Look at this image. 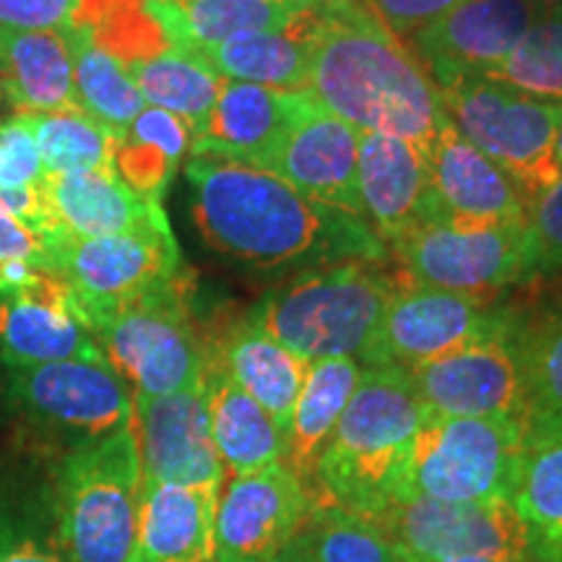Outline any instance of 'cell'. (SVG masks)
I'll use <instances>...</instances> for the list:
<instances>
[{"mask_svg": "<svg viewBox=\"0 0 562 562\" xmlns=\"http://www.w3.org/2000/svg\"><path fill=\"white\" fill-rule=\"evenodd\" d=\"M203 243L252 271H311L389 256L362 216L307 199L277 175L214 157L186 165Z\"/></svg>", "mask_w": 562, "mask_h": 562, "instance_id": "cell-1", "label": "cell"}, {"mask_svg": "<svg viewBox=\"0 0 562 562\" xmlns=\"http://www.w3.org/2000/svg\"><path fill=\"white\" fill-rule=\"evenodd\" d=\"M307 89L351 128L406 138L422 151L446 123L440 91L417 55L355 0L313 9Z\"/></svg>", "mask_w": 562, "mask_h": 562, "instance_id": "cell-2", "label": "cell"}, {"mask_svg": "<svg viewBox=\"0 0 562 562\" xmlns=\"http://www.w3.org/2000/svg\"><path fill=\"white\" fill-rule=\"evenodd\" d=\"M427 419L412 375L362 368V381L315 467V503L381 518L404 497L419 427Z\"/></svg>", "mask_w": 562, "mask_h": 562, "instance_id": "cell-3", "label": "cell"}, {"mask_svg": "<svg viewBox=\"0 0 562 562\" xmlns=\"http://www.w3.org/2000/svg\"><path fill=\"white\" fill-rule=\"evenodd\" d=\"M398 286L402 279L381 263L323 266L273 286L252 315L307 362L362 357Z\"/></svg>", "mask_w": 562, "mask_h": 562, "instance_id": "cell-4", "label": "cell"}, {"mask_svg": "<svg viewBox=\"0 0 562 562\" xmlns=\"http://www.w3.org/2000/svg\"><path fill=\"white\" fill-rule=\"evenodd\" d=\"M191 271L159 290L81 318L104 362L136 396H167L199 389L209 362V339L193 318Z\"/></svg>", "mask_w": 562, "mask_h": 562, "instance_id": "cell-5", "label": "cell"}, {"mask_svg": "<svg viewBox=\"0 0 562 562\" xmlns=\"http://www.w3.org/2000/svg\"><path fill=\"white\" fill-rule=\"evenodd\" d=\"M55 495L66 562H133L140 459L133 425L55 459Z\"/></svg>", "mask_w": 562, "mask_h": 562, "instance_id": "cell-6", "label": "cell"}, {"mask_svg": "<svg viewBox=\"0 0 562 562\" xmlns=\"http://www.w3.org/2000/svg\"><path fill=\"white\" fill-rule=\"evenodd\" d=\"M0 412L26 446L60 456L133 425V391L108 362L0 368Z\"/></svg>", "mask_w": 562, "mask_h": 562, "instance_id": "cell-7", "label": "cell"}, {"mask_svg": "<svg viewBox=\"0 0 562 562\" xmlns=\"http://www.w3.org/2000/svg\"><path fill=\"white\" fill-rule=\"evenodd\" d=\"M440 102L453 128L521 182L531 199L560 182L554 140L562 102L537 100L490 74L451 81L440 89Z\"/></svg>", "mask_w": 562, "mask_h": 562, "instance_id": "cell-8", "label": "cell"}, {"mask_svg": "<svg viewBox=\"0 0 562 562\" xmlns=\"http://www.w3.org/2000/svg\"><path fill=\"white\" fill-rule=\"evenodd\" d=\"M524 422L440 417L427 412L406 472V495L442 503L508 501L521 459Z\"/></svg>", "mask_w": 562, "mask_h": 562, "instance_id": "cell-9", "label": "cell"}, {"mask_svg": "<svg viewBox=\"0 0 562 562\" xmlns=\"http://www.w3.org/2000/svg\"><path fill=\"white\" fill-rule=\"evenodd\" d=\"M406 281L490 300L529 279L526 224H480L438 214L393 245Z\"/></svg>", "mask_w": 562, "mask_h": 562, "instance_id": "cell-10", "label": "cell"}, {"mask_svg": "<svg viewBox=\"0 0 562 562\" xmlns=\"http://www.w3.org/2000/svg\"><path fill=\"white\" fill-rule=\"evenodd\" d=\"M45 261L70 286L81 315L136 300L188 271L170 227L104 237L50 232Z\"/></svg>", "mask_w": 562, "mask_h": 562, "instance_id": "cell-11", "label": "cell"}, {"mask_svg": "<svg viewBox=\"0 0 562 562\" xmlns=\"http://www.w3.org/2000/svg\"><path fill=\"white\" fill-rule=\"evenodd\" d=\"M406 372L427 412L440 417L524 422L531 412L518 321L508 311L480 339Z\"/></svg>", "mask_w": 562, "mask_h": 562, "instance_id": "cell-12", "label": "cell"}, {"mask_svg": "<svg viewBox=\"0 0 562 562\" xmlns=\"http://www.w3.org/2000/svg\"><path fill=\"white\" fill-rule=\"evenodd\" d=\"M406 562H456L492 558L533 562L529 537L508 501L442 503L430 497H398L378 518Z\"/></svg>", "mask_w": 562, "mask_h": 562, "instance_id": "cell-13", "label": "cell"}, {"mask_svg": "<svg viewBox=\"0 0 562 562\" xmlns=\"http://www.w3.org/2000/svg\"><path fill=\"white\" fill-rule=\"evenodd\" d=\"M503 313L490 300L402 281L360 360L364 368L412 370L480 339Z\"/></svg>", "mask_w": 562, "mask_h": 562, "instance_id": "cell-14", "label": "cell"}, {"mask_svg": "<svg viewBox=\"0 0 562 562\" xmlns=\"http://www.w3.org/2000/svg\"><path fill=\"white\" fill-rule=\"evenodd\" d=\"M313 505L315 497L284 461L232 476L216 501L211 562H271Z\"/></svg>", "mask_w": 562, "mask_h": 562, "instance_id": "cell-15", "label": "cell"}, {"mask_svg": "<svg viewBox=\"0 0 562 562\" xmlns=\"http://www.w3.org/2000/svg\"><path fill=\"white\" fill-rule=\"evenodd\" d=\"M140 480L222 492L227 469L211 438L203 383L167 396L133 393Z\"/></svg>", "mask_w": 562, "mask_h": 562, "instance_id": "cell-16", "label": "cell"}, {"mask_svg": "<svg viewBox=\"0 0 562 562\" xmlns=\"http://www.w3.org/2000/svg\"><path fill=\"white\" fill-rule=\"evenodd\" d=\"M70 360L104 357L66 281L37 271L24 284H0V368Z\"/></svg>", "mask_w": 562, "mask_h": 562, "instance_id": "cell-17", "label": "cell"}, {"mask_svg": "<svg viewBox=\"0 0 562 562\" xmlns=\"http://www.w3.org/2000/svg\"><path fill=\"white\" fill-rule=\"evenodd\" d=\"M531 0H463L406 42L438 91L472 74H490L516 50L539 16Z\"/></svg>", "mask_w": 562, "mask_h": 562, "instance_id": "cell-18", "label": "cell"}, {"mask_svg": "<svg viewBox=\"0 0 562 562\" xmlns=\"http://www.w3.org/2000/svg\"><path fill=\"white\" fill-rule=\"evenodd\" d=\"M357 195L364 222L385 248L440 214L425 151L412 140L385 133H360Z\"/></svg>", "mask_w": 562, "mask_h": 562, "instance_id": "cell-19", "label": "cell"}, {"mask_svg": "<svg viewBox=\"0 0 562 562\" xmlns=\"http://www.w3.org/2000/svg\"><path fill=\"white\" fill-rule=\"evenodd\" d=\"M313 104L311 89L286 91L224 79L206 125L193 138L191 157L227 159L261 170Z\"/></svg>", "mask_w": 562, "mask_h": 562, "instance_id": "cell-20", "label": "cell"}, {"mask_svg": "<svg viewBox=\"0 0 562 562\" xmlns=\"http://www.w3.org/2000/svg\"><path fill=\"white\" fill-rule=\"evenodd\" d=\"M357 157L360 131L315 100L290 136L263 161L261 170L290 182L307 199L362 216L357 195Z\"/></svg>", "mask_w": 562, "mask_h": 562, "instance_id": "cell-21", "label": "cell"}, {"mask_svg": "<svg viewBox=\"0 0 562 562\" xmlns=\"http://www.w3.org/2000/svg\"><path fill=\"white\" fill-rule=\"evenodd\" d=\"M438 211L461 222L526 224L531 195L497 161L469 144L451 121L425 151Z\"/></svg>", "mask_w": 562, "mask_h": 562, "instance_id": "cell-22", "label": "cell"}, {"mask_svg": "<svg viewBox=\"0 0 562 562\" xmlns=\"http://www.w3.org/2000/svg\"><path fill=\"white\" fill-rule=\"evenodd\" d=\"M55 459L26 442L0 453V562H66Z\"/></svg>", "mask_w": 562, "mask_h": 562, "instance_id": "cell-23", "label": "cell"}, {"mask_svg": "<svg viewBox=\"0 0 562 562\" xmlns=\"http://www.w3.org/2000/svg\"><path fill=\"white\" fill-rule=\"evenodd\" d=\"M40 195L47 235L63 232L74 237H104L170 227L165 209L133 193L115 170L45 175Z\"/></svg>", "mask_w": 562, "mask_h": 562, "instance_id": "cell-24", "label": "cell"}, {"mask_svg": "<svg viewBox=\"0 0 562 562\" xmlns=\"http://www.w3.org/2000/svg\"><path fill=\"white\" fill-rule=\"evenodd\" d=\"M533 562H562V414L531 409L510 495Z\"/></svg>", "mask_w": 562, "mask_h": 562, "instance_id": "cell-25", "label": "cell"}, {"mask_svg": "<svg viewBox=\"0 0 562 562\" xmlns=\"http://www.w3.org/2000/svg\"><path fill=\"white\" fill-rule=\"evenodd\" d=\"M209 351L286 435L311 362L273 339L252 313L209 341Z\"/></svg>", "mask_w": 562, "mask_h": 562, "instance_id": "cell-26", "label": "cell"}, {"mask_svg": "<svg viewBox=\"0 0 562 562\" xmlns=\"http://www.w3.org/2000/svg\"><path fill=\"white\" fill-rule=\"evenodd\" d=\"M220 492L140 480L133 562H211Z\"/></svg>", "mask_w": 562, "mask_h": 562, "instance_id": "cell-27", "label": "cell"}, {"mask_svg": "<svg viewBox=\"0 0 562 562\" xmlns=\"http://www.w3.org/2000/svg\"><path fill=\"white\" fill-rule=\"evenodd\" d=\"M203 396L211 438L227 472L240 476L284 461L286 435L250 393L232 381L211 351L203 372Z\"/></svg>", "mask_w": 562, "mask_h": 562, "instance_id": "cell-28", "label": "cell"}, {"mask_svg": "<svg viewBox=\"0 0 562 562\" xmlns=\"http://www.w3.org/2000/svg\"><path fill=\"white\" fill-rule=\"evenodd\" d=\"M0 89L19 115L79 108L68 30L0 26Z\"/></svg>", "mask_w": 562, "mask_h": 562, "instance_id": "cell-29", "label": "cell"}, {"mask_svg": "<svg viewBox=\"0 0 562 562\" xmlns=\"http://www.w3.org/2000/svg\"><path fill=\"white\" fill-rule=\"evenodd\" d=\"M313 9H307L286 30L240 34V37L216 42V45L199 47L195 53L227 81L258 83V87L286 91L307 89Z\"/></svg>", "mask_w": 562, "mask_h": 562, "instance_id": "cell-30", "label": "cell"}, {"mask_svg": "<svg viewBox=\"0 0 562 562\" xmlns=\"http://www.w3.org/2000/svg\"><path fill=\"white\" fill-rule=\"evenodd\" d=\"M360 381L362 368L355 357L315 360L307 368L305 385L294 404L290 430H286L284 463L313 497L315 467Z\"/></svg>", "mask_w": 562, "mask_h": 562, "instance_id": "cell-31", "label": "cell"}, {"mask_svg": "<svg viewBox=\"0 0 562 562\" xmlns=\"http://www.w3.org/2000/svg\"><path fill=\"white\" fill-rule=\"evenodd\" d=\"M172 45L199 50L250 32L286 30L307 9L269 0H149Z\"/></svg>", "mask_w": 562, "mask_h": 562, "instance_id": "cell-32", "label": "cell"}, {"mask_svg": "<svg viewBox=\"0 0 562 562\" xmlns=\"http://www.w3.org/2000/svg\"><path fill=\"white\" fill-rule=\"evenodd\" d=\"M193 131L172 112L146 104L117 136L115 172L140 199L161 206L180 161L191 154Z\"/></svg>", "mask_w": 562, "mask_h": 562, "instance_id": "cell-33", "label": "cell"}, {"mask_svg": "<svg viewBox=\"0 0 562 562\" xmlns=\"http://www.w3.org/2000/svg\"><path fill=\"white\" fill-rule=\"evenodd\" d=\"M279 558L284 562H406L378 518L326 503L313 505Z\"/></svg>", "mask_w": 562, "mask_h": 562, "instance_id": "cell-34", "label": "cell"}, {"mask_svg": "<svg viewBox=\"0 0 562 562\" xmlns=\"http://www.w3.org/2000/svg\"><path fill=\"white\" fill-rule=\"evenodd\" d=\"M128 74L146 104L178 115L182 123L191 125L193 138L206 125L224 81L199 53L178 45L136 63Z\"/></svg>", "mask_w": 562, "mask_h": 562, "instance_id": "cell-35", "label": "cell"}, {"mask_svg": "<svg viewBox=\"0 0 562 562\" xmlns=\"http://www.w3.org/2000/svg\"><path fill=\"white\" fill-rule=\"evenodd\" d=\"M19 117L30 128L47 175L115 170L117 136L81 108L21 112Z\"/></svg>", "mask_w": 562, "mask_h": 562, "instance_id": "cell-36", "label": "cell"}, {"mask_svg": "<svg viewBox=\"0 0 562 562\" xmlns=\"http://www.w3.org/2000/svg\"><path fill=\"white\" fill-rule=\"evenodd\" d=\"M70 30L81 32L125 68L172 47L149 0H79Z\"/></svg>", "mask_w": 562, "mask_h": 562, "instance_id": "cell-37", "label": "cell"}, {"mask_svg": "<svg viewBox=\"0 0 562 562\" xmlns=\"http://www.w3.org/2000/svg\"><path fill=\"white\" fill-rule=\"evenodd\" d=\"M68 40L70 53H74L76 102L97 123L121 136L136 121L138 112L146 108L136 81L131 79L128 68L121 60L91 45L81 32L68 26Z\"/></svg>", "mask_w": 562, "mask_h": 562, "instance_id": "cell-38", "label": "cell"}, {"mask_svg": "<svg viewBox=\"0 0 562 562\" xmlns=\"http://www.w3.org/2000/svg\"><path fill=\"white\" fill-rule=\"evenodd\" d=\"M490 76L537 100L562 102V5L539 11L516 50Z\"/></svg>", "mask_w": 562, "mask_h": 562, "instance_id": "cell-39", "label": "cell"}, {"mask_svg": "<svg viewBox=\"0 0 562 562\" xmlns=\"http://www.w3.org/2000/svg\"><path fill=\"white\" fill-rule=\"evenodd\" d=\"M518 341L531 409L562 414V307L537 321H518Z\"/></svg>", "mask_w": 562, "mask_h": 562, "instance_id": "cell-40", "label": "cell"}, {"mask_svg": "<svg viewBox=\"0 0 562 562\" xmlns=\"http://www.w3.org/2000/svg\"><path fill=\"white\" fill-rule=\"evenodd\" d=\"M526 232H529V277L562 273V180L533 195Z\"/></svg>", "mask_w": 562, "mask_h": 562, "instance_id": "cell-41", "label": "cell"}, {"mask_svg": "<svg viewBox=\"0 0 562 562\" xmlns=\"http://www.w3.org/2000/svg\"><path fill=\"white\" fill-rule=\"evenodd\" d=\"M45 175L26 123L19 115L0 123V188H34L45 180Z\"/></svg>", "mask_w": 562, "mask_h": 562, "instance_id": "cell-42", "label": "cell"}, {"mask_svg": "<svg viewBox=\"0 0 562 562\" xmlns=\"http://www.w3.org/2000/svg\"><path fill=\"white\" fill-rule=\"evenodd\" d=\"M355 3L406 45L419 30L446 16L463 0H355Z\"/></svg>", "mask_w": 562, "mask_h": 562, "instance_id": "cell-43", "label": "cell"}, {"mask_svg": "<svg viewBox=\"0 0 562 562\" xmlns=\"http://www.w3.org/2000/svg\"><path fill=\"white\" fill-rule=\"evenodd\" d=\"M79 0H0L5 30H68Z\"/></svg>", "mask_w": 562, "mask_h": 562, "instance_id": "cell-44", "label": "cell"}, {"mask_svg": "<svg viewBox=\"0 0 562 562\" xmlns=\"http://www.w3.org/2000/svg\"><path fill=\"white\" fill-rule=\"evenodd\" d=\"M32 263L47 271L45 237L37 235L30 224L0 211V266Z\"/></svg>", "mask_w": 562, "mask_h": 562, "instance_id": "cell-45", "label": "cell"}, {"mask_svg": "<svg viewBox=\"0 0 562 562\" xmlns=\"http://www.w3.org/2000/svg\"><path fill=\"white\" fill-rule=\"evenodd\" d=\"M554 165H558V175L562 180V123H560V131H558V140H554Z\"/></svg>", "mask_w": 562, "mask_h": 562, "instance_id": "cell-46", "label": "cell"}, {"mask_svg": "<svg viewBox=\"0 0 562 562\" xmlns=\"http://www.w3.org/2000/svg\"><path fill=\"white\" fill-rule=\"evenodd\" d=\"M269 3H286V5H300V9H313L321 0H269Z\"/></svg>", "mask_w": 562, "mask_h": 562, "instance_id": "cell-47", "label": "cell"}, {"mask_svg": "<svg viewBox=\"0 0 562 562\" xmlns=\"http://www.w3.org/2000/svg\"><path fill=\"white\" fill-rule=\"evenodd\" d=\"M531 3H537L539 9H558V5H562V0H531Z\"/></svg>", "mask_w": 562, "mask_h": 562, "instance_id": "cell-48", "label": "cell"}, {"mask_svg": "<svg viewBox=\"0 0 562 562\" xmlns=\"http://www.w3.org/2000/svg\"><path fill=\"white\" fill-rule=\"evenodd\" d=\"M456 562H505V560H492V558H461Z\"/></svg>", "mask_w": 562, "mask_h": 562, "instance_id": "cell-49", "label": "cell"}, {"mask_svg": "<svg viewBox=\"0 0 562 562\" xmlns=\"http://www.w3.org/2000/svg\"><path fill=\"white\" fill-rule=\"evenodd\" d=\"M271 562H284V560H281V558H279V554H277V558H273Z\"/></svg>", "mask_w": 562, "mask_h": 562, "instance_id": "cell-50", "label": "cell"}]
</instances>
